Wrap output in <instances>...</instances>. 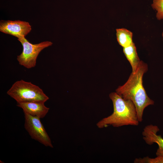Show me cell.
Returning <instances> with one entry per match:
<instances>
[{
  "label": "cell",
  "instance_id": "8fae6325",
  "mask_svg": "<svg viewBox=\"0 0 163 163\" xmlns=\"http://www.w3.org/2000/svg\"><path fill=\"white\" fill-rule=\"evenodd\" d=\"M152 7L157 11L156 14L157 19H163V0H153Z\"/></svg>",
  "mask_w": 163,
  "mask_h": 163
},
{
  "label": "cell",
  "instance_id": "9c48e42d",
  "mask_svg": "<svg viewBox=\"0 0 163 163\" xmlns=\"http://www.w3.org/2000/svg\"><path fill=\"white\" fill-rule=\"evenodd\" d=\"M123 52L129 62L134 72L137 69L141 62L138 56L136 47L134 43L130 45L123 48Z\"/></svg>",
  "mask_w": 163,
  "mask_h": 163
},
{
  "label": "cell",
  "instance_id": "6da1fadb",
  "mask_svg": "<svg viewBox=\"0 0 163 163\" xmlns=\"http://www.w3.org/2000/svg\"><path fill=\"white\" fill-rule=\"evenodd\" d=\"M148 69L147 65L141 61L136 71L132 72L125 83L116 90V92L123 98L129 100L133 102L136 107L139 122L143 120L145 109L154 103L147 95L143 85V76Z\"/></svg>",
  "mask_w": 163,
  "mask_h": 163
},
{
  "label": "cell",
  "instance_id": "ba28073f",
  "mask_svg": "<svg viewBox=\"0 0 163 163\" xmlns=\"http://www.w3.org/2000/svg\"><path fill=\"white\" fill-rule=\"evenodd\" d=\"M17 106L22 108L24 113L40 119L44 118L50 108L46 107L44 103L41 102H23L17 103Z\"/></svg>",
  "mask_w": 163,
  "mask_h": 163
},
{
  "label": "cell",
  "instance_id": "7a4b0ae2",
  "mask_svg": "<svg viewBox=\"0 0 163 163\" xmlns=\"http://www.w3.org/2000/svg\"><path fill=\"white\" fill-rule=\"evenodd\" d=\"M109 97L113 102V113L97 123L98 128H102L109 126L117 127L139 125V122L136 108L131 101L124 99L116 92L111 93Z\"/></svg>",
  "mask_w": 163,
  "mask_h": 163
},
{
  "label": "cell",
  "instance_id": "7c38bea8",
  "mask_svg": "<svg viewBox=\"0 0 163 163\" xmlns=\"http://www.w3.org/2000/svg\"><path fill=\"white\" fill-rule=\"evenodd\" d=\"M134 162L135 163H163V156H157L154 158L149 157L136 158Z\"/></svg>",
  "mask_w": 163,
  "mask_h": 163
},
{
  "label": "cell",
  "instance_id": "8992f818",
  "mask_svg": "<svg viewBox=\"0 0 163 163\" xmlns=\"http://www.w3.org/2000/svg\"><path fill=\"white\" fill-rule=\"evenodd\" d=\"M31 30V26L26 21L20 20H1L0 22V31L18 38L25 37Z\"/></svg>",
  "mask_w": 163,
  "mask_h": 163
},
{
  "label": "cell",
  "instance_id": "3957f363",
  "mask_svg": "<svg viewBox=\"0 0 163 163\" xmlns=\"http://www.w3.org/2000/svg\"><path fill=\"white\" fill-rule=\"evenodd\" d=\"M7 93L17 103L28 102L45 103L49 99L39 86L23 80L15 82Z\"/></svg>",
  "mask_w": 163,
  "mask_h": 163
},
{
  "label": "cell",
  "instance_id": "277c9868",
  "mask_svg": "<svg viewBox=\"0 0 163 163\" xmlns=\"http://www.w3.org/2000/svg\"><path fill=\"white\" fill-rule=\"evenodd\" d=\"M18 39L22 44L23 50L21 53L17 56V60L20 65L28 69L36 66L37 59L40 52L53 44L52 42L48 41L32 44L24 37Z\"/></svg>",
  "mask_w": 163,
  "mask_h": 163
},
{
  "label": "cell",
  "instance_id": "4fadbf2b",
  "mask_svg": "<svg viewBox=\"0 0 163 163\" xmlns=\"http://www.w3.org/2000/svg\"><path fill=\"white\" fill-rule=\"evenodd\" d=\"M162 37H163V32H162Z\"/></svg>",
  "mask_w": 163,
  "mask_h": 163
},
{
  "label": "cell",
  "instance_id": "5b68a950",
  "mask_svg": "<svg viewBox=\"0 0 163 163\" xmlns=\"http://www.w3.org/2000/svg\"><path fill=\"white\" fill-rule=\"evenodd\" d=\"M24 115L25 129L32 139L46 147L53 148L51 139L41 122L40 118L26 113Z\"/></svg>",
  "mask_w": 163,
  "mask_h": 163
},
{
  "label": "cell",
  "instance_id": "30bf717a",
  "mask_svg": "<svg viewBox=\"0 0 163 163\" xmlns=\"http://www.w3.org/2000/svg\"><path fill=\"white\" fill-rule=\"evenodd\" d=\"M116 31L117 41L123 48L129 46L133 43V34L131 32L124 28L117 29Z\"/></svg>",
  "mask_w": 163,
  "mask_h": 163
},
{
  "label": "cell",
  "instance_id": "52a82bcc",
  "mask_svg": "<svg viewBox=\"0 0 163 163\" xmlns=\"http://www.w3.org/2000/svg\"><path fill=\"white\" fill-rule=\"evenodd\" d=\"M159 130L158 126L151 124L145 126L142 132L143 138L147 144L151 145L156 143L158 145L157 156H163V138L157 134Z\"/></svg>",
  "mask_w": 163,
  "mask_h": 163
}]
</instances>
